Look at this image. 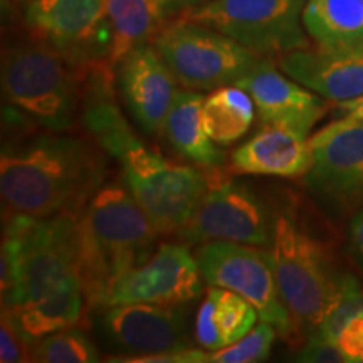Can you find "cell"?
<instances>
[{
  "mask_svg": "<svg viewBox=\"0 0 363 363\" xmlns=\"http://www.w3.org/2000/svg\"><path fill=\"white\" fill-rule=\"evenodd\" d=\"M106 175V152L89 135L51 130L22 135L2 145V214H79Z\"/></svg>",
  "mask_w": 363,
  "mask_h": 363,
  "instance_id": "1",
  "label": "cell"
},
{
  "mask_svg": "<svg viewBox=\"0 0 363 363\" xmlns=\"http://www.w3.org/2000/svg\"><path fill=\"white\" fill-rule=\"evenodd\" d=\"M155 225L120 182H108L78 216L79 279L88 308H103L113 284L152 256Z\"/></svg>",
  "mask_w": 363,
  "mask_h": 363,
  "instance_id": "2",
  "label": "cell"
},
{
  "mask_svg": "<svg viewBox=\"0 0 363 363\" xmlns=\"http://www.w3.org/2000/svg\"><path fill=\"white\" fill-rule=\"evenodd\" d=\"M89 65L72 61L33 34L9 43L0 69L4 101L45 130L71 131L81 120Z\"/></svg>",
  "mask_w": 363,
  "mask_h": 363,
  "instance_id": "3",
  "label": "cell"
},
{
  "mask_svg": "<svg viewBox=\"0 0 363 363\" xmlns=\"http://www.w3.org/2000/svg\"><path fill=\"white\" fill-rule=\"evenodd\" d=\"M281 296L298 333H315L342 293L348 272L338 271L330 247L313 234L291 203L274 208L269 247Z\"/></svg>",
  "mask_w": 363,
  "mask_h": 363,
  "instance_id": "4",
  "label": "cell"
},
{
  "mask_svg": "<svg viewBox=\"0 0 363 363\" xmlns=\"http://www.w3.org/2000/svg\"><path fill=\"white\" fill-rule=\"evenodd\" d=\"M78 216H4V235L16 249L17 284L11 306L30 301L79 278Z\"/></svg>",
  "mask_w": 363,
  "mask_h": 363,
  "instance_id": "5",
  "label": "cell"
},
{
  "mask_svg": "<svg viewBox=\"0 0 363 363\" xmlns=\"http://www.w3.org/2000/svg\"><path fill=\"white\" fill-rule=\"evenodd\" d=\"M152 44L182 88L192 91L238 84L264 59L229 35L182 17L167 22Z\"/></svg>",
  "mask_w": 363,
  "mask_h": 363,
  "instance_id": "6",
  "label": "cell"
},
{
  "mask_svg": "<svg viewBox=\"0 0 363 363\" xmlns=\"http://www.w3.org/2000/svg\"><path fill=\"white\" fill-rule=\"evenodd\" d=\"M121 175L160 235H179L207 190L206 170L169 160L155 148L135 142L118 158Z\"/></svg>",
  "mask_w": 363,
  "mask_h": 363,
  "instance_id": "7",
  "label": "cell"
},
{
  "mask_svg": "<svg viewBox=\"0 0 363 363\" xmlns=\"http://www.w3.org/2000/svg\"><path fill=\"white\" fill-rule=\"evenodd\" d=\"M306 0H211L182 19L212 27L264 57L310 48L303 11Z\"/></svg>",
  "mask_w": 363,
  "mask_h": 363,
  "instance_id": "8",
  "label": "cell"
},
{
  "mask_svg": "<svg viewBox=\"0 0 363 363\" xmlns=\"http://www.w3.org/2000/svg\"><path fill=\"white\" fill-rule=\"evenodd\" d=\"M195 259L207 284L230 289L252 303L261 321H267L288 342L298 335L284 299L269 249L233 240H207L199 244Z\"/></svg>",
  "mask_w": 363,
  "mask_h": 363,
  "instance_id": "9",
  "label": "cell"
},
{
  "mask_svg": "<svg viewBox=\"0 0 363 363\" xmlns=\"http://www.w3.org/2000/svg\"><path fill=\"white\" fill-rule=\"evenodd\" d=\"M207 190L197 211L177 235L187 244L233 240L269 249L274 230V208L247 184L225 175L222 169L206 170Z\"/></svg>",
  "mask_w": 363,
  "mask_h": 363,
  "instance_id": "10",
  "label": "cell"
},
{
  "mask_svg": "<svg viewBox=\"0 0 363 363\" xmlns=\"http://www.w3.org/2000/svg\"><path fill=\"white\" fill-rule=\"evenodd\" d=\"M311 167L306 187L342 212L363 207V120L345 115L310 138Z\"/></svg>",
  "mask_w": 363,
  "mask_h": 363,
  "instance_id": "11",
  "label": "cell"
},
{
  "mask_svg": "<svg viewBox=\"0 0 363 363\" xmlns=\"http://www.w3.org/2000/svg\"><path fill=\"white\" fill-rule=\"evenodd\" d=\"M106 0H30L24 21L43 39L79 65L106 62Z\"/></svg>",
  "mask_w": 363,
  "mask_h": 363,
  "instance_id": "12",
  "label": "cell"
},
{
  "mask_svg": "<svg viewBox=\"0 0 363 363\" xmlns=\"http://www.w3.org/2000/svg\"><path fill=\"white\" fill-rule=\"evenodd\" d=\"M96 333L108 350L125 358L189 347L184 315L175 306L153 303H118L101 308Z\"/></svg>",
  "mask_w": 363,
  "mask_h": 363,
  "instance_id": "13",
  "label": "cell"
},
{
  "mask_svg": "<svg viewBox=\"0 0 363 363\" xmlns=\"http://www.w3.org/2000/svg\"><path fill=\"white\" fill-rule=\"evenodd\" d=\"M202 279L195 254L187 246L163 242L143 264L116 279L104 306L118 303L179 306L202 293Z\"/></svg>",
  "mask_w": 363,
  "mask_h": 363,
  "instance_id": "14",
  "label": "cell"
},
{
  "mask_svg": "<svg viewBox=\"0 0 363 363\" xmlns=\"http://www.w3.org/2000/svg\"><path fill=\"white\" fill-rule=\"evenodd\" d=\"M120 96L138 128L160 138L179 81L152 43L131 49L115 67Z\"/></svg>",
  "mask_w": 363,
  "mask_h": 363,
  "instance_id": "15",
  "label": "cell"
},
{
  "mask_svg": "<svg viewBox=\"0 0 363 363\" xmlns=\"http://www.w3.org/2000/svg\"><path fill=\"white\" fill-rule=\"evenodd\" d=\"M238 86L251 94L264 125H279L308 135L328 110L323 96L289 78L272 57H264Z\"/></svg>",
  "mask_w": 363,
  "mask_h": 363,
  "instance_id": "16",
  "label": "cell"
},
{
  "mask_svg": "<svg viewBox=\"0 0 363 363\" xmlns=\"http://www.w3.org/2000/svg\"><path fill=\"white\" fill-rule=\"evenodd\" d=\"M276 62L289 78L328 101L363 98V49L331 52L306 48L286 52Z\"/></svg>",
  "mask_w": 363,
  "mask_h": 363,
  "instance_id": "17",
  "label": "cell"
},
{
  "mask_svg": "<svg viewBox=\"0 0 363 363\" xmlns=\"http://www.w3.org/2000/svg\"><path fill=\"white\" fill-rule=\"evenodd\" d=\"M311 167L308 135L279 125H264L230 155L229 170L239 175L281 179L305 177Z\"/></svg>",
  "mask_w": 363,
  "mask_h": 363,
  "instance_id": "18",
  "label": "cell"
},
{
  "mask_svg": "<svg viewBox=\"0 0 363 363\" xmlns=\"http://www.w3.org/2000/svg\"><path fill=\"white\" fill-rule=\"evenodd\" d=\"M201 93L192 89H179L169 111L163 130V138L179 157L202 170L222 169L225 163V153L207 135L203 126Z\"/></svg>",
  "mask_w": 363,
  "mask_h": 363,
  "instance_id": "19",
  "label": "cell"
},
{
  "mask_svg": "<svg viewBox=\"0 0 363 363\" xmlns=\"http://www.w3.org/2000/svg\"><path fill=\"white\" fill-rule=\"evenodd\" d=\"M9 308L21 333L33 345L54 331L74 326L88 308V301L81 279L74 278L43 296Z\"/></svg>",
  "mask_w": 363,
  "mask_h": 363,
  "instance_id": "20",
  "label": "cell"
},
{
  "mask_svg": "<svg viewBox=\"0 0 363 363\" xmlns=\"http://www.w3.org/2000/svg\"><path fill=\"white\" fill-rule=\"evenodd\" d=\"M170 19L162 0H106L108 62L116 67L131 49L148 44Z\"/></svg>",
  "mask_w": 363,
  "mask_h": 363,
  "instance_id": "21",
  "label": "cell"
},
{
  "mask_svg": "<svg viewBox=\"0 0 363 363\" xmlns=\"http://www.w3.org/2000/svg\"><path fill=\"white\" fill-rule=\"evenodd\" d=\"M303 24L318 49H363V0H306Z\"/></svg>",
  "mask_w": 363,
  "mask_h": 363,
  "instance_id": "22",
  "label": "cell"
},
{
  "mask_svg": "<svg viewBox=\"0 0 363 363\" xmlns=\"http://www.w3.org/2000/svg\"><path fill=\"white\" fill-rule=\"evenodd\" d=\"M251 94L238 84L211 91L203 99L202 118L207 135L217 145L229 147L247 135L256 118Z\"/></svg>",
  "mask_w": 363,
  "mask_h": 363,
  "instance_id": "23",
  "label": "cell"
},
{
  "mask_svg": "<svg viewBox=\"0 0 363 363\" xmlns=\"http://www.w3.org/2000/svg\"><path fill=\"white\" fill-rule=\"evenodd\" d=\"M101 360L96 345L74 326L54 331L33 343L30 362L43 363H96Z\"/></svg>",
  "mask_w": 363,
  "mask_h": 363,
  "instance_id": "24",
  "label": "cell"
},
{
  "mask_svg": "<svg viewBox=\"0 0 363 363\" xmlns=\"http://www.w3.org/2000/svg\"><path fill=\"white\" fill-rule=\"evenodd\" d=\"M214 294V316L224 347H229L240 338H244L254 328L259 313L240 294L224 288H211Z\"/></svg>",
  "mask_w": 363,
  "mask_h": 363,
  "instance_id": "25",
  "label": "cell"
},
{
  "mask_svg": "<svg viewBox=\"0 0 363 363\" xmlns=\"http://www.w3.org/2000/svg\"><path fill=\"white\" fill-rule=\"evenodd\" d=\"M278 331L267 321H261L244 338L229 347L208 353V362L212 363H256L264 362L271 355Z\"/></svg>",
  "mask_w": 363,
  "mask_h": 363,
  "instance_id": "26",
  "label": "cell"
},
{
  "mask_svg": "<svg viewBox=\"0 0 363 363\" xmlns=\"http://www.w3.org/2000/svg\"><path fill=\"white\" fill-rule=\"evenodd\" d=\"M33 345L21 333L9 306L2 305V321H0V362L19 363L30 362Z\"/></svg>",
  "mask_w": 363,
  "mask_h": 363,
  "instance_id": "27",
  "label": "cell"
},
{
  "mask_svg": "<svg viewBox=\"0 0 363 363\" xmlns=\"http://www.w3.org/2000/svg\"><path fill=\"white\" fill-rule=\"evenodd\" d=\"M214 294H212L211 289H208L206 298H203L201 308H199L197 313V323H195V340L206 350L216 352L224 348V343H222V338L217 331L216 326V316H214Z\"/></svg>",
  "mask_w": 363,
  "mask_h": 363,
  "instance_id": "28",
  "label": "cell"
},
{
  "mask_svg": "<svg viewBox=\"0 0 363 363\" xmlns=\"http://www.w3.org/2000/svg\"><path fill=\"white\" fill-rule=\"evenodd\" d=\"M335 343L347 362H363V311L348 318Z\"/></svg>",
  "mask_w": 363,
  "mask_h": 363,
  "instance_id": "29",
  "label": "cell"
},
{
  "mask_svg": "<svg viewBox=\"0 0 363 363\" xmlns=\"http://www.w3.org/2000/svg\"><path fill=\"white\" fill-rule=\"evenodd\" d=\"M296 360L311 363H340L347 362V358H345L343 353L340 352L337 343L313 333L308 337L305 347L298 352Z\"/></svg>",
  "mask_w": 363,
  "mask_h": 363,
  "instance_id": "30",
  "label": "cell"
},
{
  "mask_svg": "<svg viewBox=\"0 0 363 363\" xmlns=\"http://www.w3.org/2000/svg\"><path fill=\"white\" fill-rule=\"evenodd\" d=\"M110 362H125V363H203L208 362V353L195 348H180V350H170L153 355L135 357V358H113Z\"/></svg>",
  "mask_w": 363,
  "mask_h": 363,
  "instance_id": "31",
  "label": "cell"
},
{
  "mask_svg": "<svg viewBox=\"0 0 363 363\" xmlns=\"http://www.w3.org/2000/svg\"><path fill=\"white\" fill-rule=\"evenodd\" d=\"M348 251L363 269V207L353 212L348 224Z\"/></svg>",
  "mask_w": 363,
  "mask_h": 363,
  "instance_id": "32",
  "label": "cell"
},
{
  "mask_svg": "<svg viewBox=\"0 0 363 363\" xmlns=\"http://www.w3.org/2000/svg\"><path fill=\"white\" fill-rule=\"evenodd\" d=\"M211 2V0H162L163 9L169 19H175V17L182 16L187 11H192L195 7H201L203 4Z\"/></svg>",
  "mask_w": 363,
  "mask_h": 363,
  "instance_id": "33",
  "label": "cell"
},
{
  "mask_svg": "<svg viewBox=\"0 0 363 363\" xmlns=\"http://www.w3.org/2000/svg\"><path fill=\"white\" fill-rule=\"evenodd\" d=\"M338 104H340V111L345 113V115L363 120V98L352 99V101H343Z\"/></svg>",
  "mask_w": 363,
  "mask_h": 363,
  "instance_id": "34",
  "label": "cell"
}]
</instances>
